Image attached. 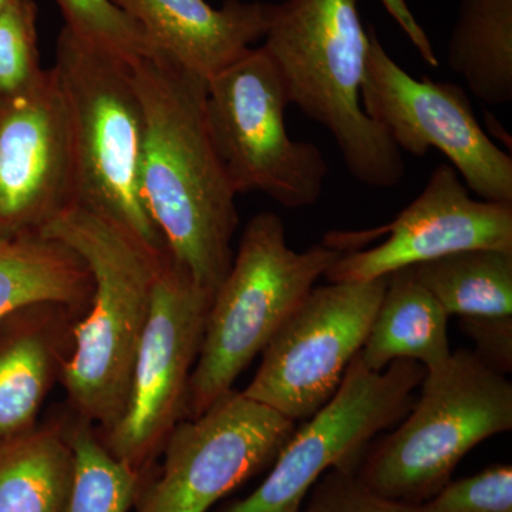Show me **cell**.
Here are the masks:
<instances>
[{
  "label": "cell",
  "instance_id": "6",
  "mask_svg": "<svg viewBox=\"0 0 512 512\" xmlns=\"http://www.w3.org/2000/svg\"><path fill=\"white\" fill-rule=\"evenodd\" d=\"M420 386L406 419L355 470L373 493L416 505L450 483L468 451L512 429V383L476 350H457Z\"/></svg>",
  "mask_w": 512,
  "mask_h": 512
},
{
  "label": "cell",
  "instance_id": "18",
  "mask_svg": "<svg viewBox=\"0 0 512 512\" xmlns=\"http://www.w3.org/2000/svg\"><path fill=\"white\" fill-rule=\"evenodd\" d=\"M93 295L86 262L42 234L0 237V319L39 303H55L82 318Z\"/></svg>",
  "mask_w": 512,
  "mask_h": 512
},
{
  "label": "cell",
  "instance_id": "11",
  "mask_svg": "<svg viewBox=\"0 0 512 512\" xmlns=\"http://www.w3.org/2000/svg\"><path fill=\"white\" fill-rule=\"evenodd\" d=\"M387 276L315 286L266 345L242 392L286 419H309L332 399L365 345Z\"/></svg>",
  "mask_w": 512,
  "mask_h": 512
},
{
  "label": "cell",
  "instance_id": "1",
  "mask_svg": "<svg viewBox=\"0 0 512 512\" xmlns=\"http://www.w3.org/2000/svg\"><path fill=\"white\" fill-rule=\"evenodd\" d=\"M144 134L141 185L171 258L212 296L231 268L237 192L212 144L207 82L165 56L130 62Z\"/></svg>",
  "mask_w": 512,
  "mask_h": 512
},
{
  "label": "cell",
  "instance_id": "21",
  "mask_svg": "<svg viewBox=\"0 0 512 512\" xmlns=\"http://www.w3.org/2000/svg\"><path fill=\"white\" fill-rule=\"evenodd\" d=\"M444 311L461 318H512V251L478 248L409 266Z\"/></svg>",
  "mask_w": 512,
  "mask_h": 512
},
{
  "label": "cell",
  "instance_id": "14",
  "mask_svg": "<svg viewBox=\"0 0 512 512\" xmlns=\"http://www.w3.org/2000/svg\"><path fill=\"white\" fill-rule=\"evenodd\" d=\"M76 205L72 131L52 69L0 94V237L40 234Z\"/></svg>",
  "mask_w": 512,
  "mask_h": 512
},
{
  "label": "cell",
  "instance_id": "25",
  "mask_svg": "<svg viewBox=\"0 0 512 512\" xmlns=\"http://www.w3.org/2000/svg\"><path fill=\"white\" fill-rule=\"evenodd\" d=\"M420 508L423 512H512V467L495 464L474 476L450 481Z\"/></svg>",
  "mask_w": 512,
  "mask_h": 512
},
{
  "label": "cell",
  "instance_id": "7",
  "mask_svg": "<svg viewBox=\"0 0 512 512\" xmlns=\"http://www.w3.org/2000/svg\"><path fill=\"white\" fill-rule=\"evenodd\" d=\"M291 104L264 47H251L207 82L205 114L212 144L238 194L261 192L285 208L312 207L329 165L315 144L289 136Z\"/></svg>",
  "mask_w": 512,
  "mask_h": 512
},
{
  "label": "cell",
  "instance_id": "17",
  "mask_svg": "<svg viewBox=\"0 0 512 512\" xmlns=\"http://www.w3.org/2000/svg\"><path fill=\"white\" fill-rule=\"evenodd\" d=\"M448 313L409 268L387 276L386 291L359 352L367 369L383 372L397 360H413L426 372L450 360Z\"/></svg>",
  "mask_w": 512,
  "mask_h": 512
},
{
  "label": "cell",
  "instance_id": "24",
  "mask_svg": "<svg viewBox=\"0 0 512 512\" xmlns=\"http://www.w3.org/2000/svg\"><path fill=\"white\" fill-rule=\"evenodd\" d=\"M45 72L37 45L36 5L33 0H12L0 12V94L20 92Z\"/></svg>",
  "mask_w": 512,
  "mask_h": 512
},
{
  "label": "cell",
  "instance_id": "20",
  "mask_svg": "<svg viewBox=\"0 0 512 512\" xmlns=\"http://www.w3.org/2000/svg\"><path fill=\"white\" fill-rule=\"evenodd\" d=\"M73 456L62 426H37L0 446V512H63Z\"/></svg>",
  "mask_w": 512,
  "mask_h": 512
},
{
  "label": "cell",
  "instance_id": "22",
  "mask_svg": "<svg viewBox=\"0 0 512 512\" xmlns=\"http://www.w3.org/2000/svg\"><path fill=\"white\" fill-rule=\"evenodd\" d=\"M66 429L72 448V483L63 512H127L137 490V470L114 456L82 419Z\"/></svg>",
  "mask_w": 512,
  "mask_h": 512
},
{
  "label": "cell",
  "instance_id": "26",
  "mask_svg": "<svg viewBox=\"0 0 512 512\" xmlns=\"http://www.w3.org/2000/svg\"><path fill=\"white\" fill-rule=\"evenodd\" d=\"M301 512H423L420 505L390 500L357 480L353 468H332L316 481Z\"/></svg>",
  "mask_w": 512,
  "mask_h": 512
},
{
  "label": "cell",
  "instance_id": "9",
  "mask_svg": "<svg viewBox=\"0 0 512 512\" xmlns=\"http://www.w3.org/2000/svg\"><path fill=\"white\" fill-rule=\"evenodd\" d=\"M362 106L400 151L423 157L443 153L480 200L512 204V158L478 123L466 90L430 77L414 79L367 28Z\"/></svg>",
  "mask_w": 512,
  "mask_h": 512
},
{
  "label": "cell",
  "instance_id": "5",
  "mask_svg": "<svg viewBox=\"0 0 512 512\" xmlns=\"http://www.w3.org/2000/svg\"><path fill=\"white\" fill-rule=\"evenodd\" d=\"M342 255L323 242L295 251L275 212H259L249 220L228 275L212 298L192 370L187 419L234 390L239 375Z\"/></svg>",
  "mask_w": 512,
  "mask_h": 512
},
{
  "label": "cell",
  "instance_id": "2",
  "mask_svg": "<svg viewBox=\"0 0 512 512\" xmlns=\"http://www.w3.org/2000/svg\"><path fill=\"white\" fill-rule=\"evenodd\" d=\"M264 39L289 101L329 131L352 177L373 188L402 183V151L362 106L369 39L359 0L271 5Z\"/></svg>",
  "mask_w": 512,
  "mask_h": 512
},
{
  "label": "cell",
  "instance_id": "13",
  "mask_svg": "<svg viewBox=\"0 0 512 512\" xmlns=\"http://www.w3.org/2000/svg\"><path fill=\"white\" fill-rule=\"evenodd\" d=\"M295 421L231 390L165 441L163 474L138 512H208L224 495L274 463Z\"/></svg>",
  "mask_w": 512,
  "mask_h": 512
},
{
  "label": "cell",
  "instance_id": "28",
  "mask_svg": "<svg viewBox=\"0 0 512 512\" xmlns=\"http://www.w3.org/2000/svg\"><path fill=\"white\" fill-rule=\"evenodd\" d=\"M383 3L384 8L390 13V16L397 23L400 28L404 30L407 37L412 40L414 47L417 52L423 57L424 62L429 64L431 67L439 66V59H437L436 53H434L433 47L426 32L419 25L413 13L410 12L409 6H407L406 0H380Z\"/></svg>",
  "mask_w": 512,
  "mask_h": 512
},
{
  "label": "cell",
  "instance_id": "16",
  "mask_svg": "<svg viewBox=\"0 0 512 512\" xmlns=\"http://www.w3.org/2000/svg\"><path fill=\"white\" fill-rule=\"evenodd\" d=\"M77 316L39 303L0 319V446L37 427V416L73 350Z\"/></svg>",
  "mask_w": 512,
  "mask_h": 512
},
{
  "label": "cell",
  "instance_id": "29",
  "mask_svg": "<svg viewBox=\"0 0 512 512\" xmlns=\"http://www.w3.org/2000/svg\"><path fill=\"white\" fill-rule=\"evenodd\" d=\"M10 2H12V0H0V12H2Z\"/></svg>",
  "mask_w": 512,
  "mask_h": 512
},
{
  "label": "cell",
  "instance_id": "15",
  "mask_svg": "<svg viewBox=\"0 0 512 512\" xmlns=\"http://www.w3.org/2000/svg\"><path fill=\"white\" fill-rule=\"evenodd\" d=\"M140 26L160 55L205 82L264 39L269 6L227 0H113Z\"/></svg>",
  "mask_w": 512,
  "mask_h": 512
},
{
  "label": "cell",
  "instance_id": "3",
  "mask_svg": "<svg viewBox=\"0 0 512 512\" xmlns=\"http://www.w3.org/2000/svg\"><path fill=\"white\" fill-rule=\"evenodd\" d=\"M72 248L93 279L89 309L73 329V350L60 375L79 419L104 433L126 406L131 372L165 255L79 205L40 231Z\"/></svg>",
  "mask_w": 512,
  "mask_h": 512
},
{
  "label": "cell",
  "instance_id": "8",
  "mask_svg": "<svg viewBox=\"0 0 512 512\" xmlns=\"http://www.w3.org/2000/svg\"><path fill=\"white\" fill-rule=\"evenodd\" d=\"M424 376L426 369L413 360L373 372L357 353L332 399L293 431L264 483L222 512H301L326 471L356 470L370 441L404 419Z\"/></svg>",
  "mask_w": 512,
  "mask_h": 512
},
{
  "label": "cell",
  "instance_id": "19",
  "mask_svg": "<svg viewBox=\"0 0 512 512\" xmlns=\"http://www.w3.org/2000/svg\"><path fill=\"white\" fill-rule=\"evenodd\" d=\"M450 69L488 106L512 101V0H461L447 46Z\"/></svg>",
  "mask_w": 512,
  "mask_h": 512
},
{
  "label": "cell",
  "instance_id": "27",
  "mask_svg": "<svg viewBox=\"0 0 512 512\" xmlns=\"http://www.w3.org/2000/svg\"><path fill=\"white\" fill-rule=\"evenodd\" d=\"M460 328L476 343V352L498 372L512 370V318H461Z\"/></svg>",
  "mask_w": 512,
  "mask_h": 512
},
{
  "label": "cell",
  "instance_id": "23",
  "mask_svg": "<svg viewBox=\"0 0 512 512\" xmlns=\"http://www.w3.org/2000/svg\"><path fill=\"white\" fill-rule=\"evenodd\" d=\"M66 20L64 28L80 39L134 62L143 57L163 56L140 26L113 0H55Z\"/></svg>",
  "mask_w": 512,
  "mask_h": 512
},
{
  "label": "cell",
  "instance_id": "12",
  "mask_svg": "<svg viewBox=\"0 0 512 512\" xmlns=\"http://www.w3.org/2000/svg\"><path fill=\"white\" fill-rule=\"evenodd\" d=\"M323 244L343 252L328 282H366L468 249L512 251V204L474 200L451 165L431 173L419 197L390 224L332 231Z\"/></svg>",
  "mask_w": 512,
  "mask_h": 512
},
{
  "label": "cell",
  "instance_id": "4",
  "mask_svg": "<svg viewBox=\"0 0 512 512\" xmlns=\"http://www.w3.org/2000/svg\"><path fill=\"white\" fill-rule=\"evenodd\" d=\"M52 70L72 131L76 205L170 254L143 197L146 123L130 63L63 28Z\"/></svg>",
  "mask_w": 512,
  "mask_h": 512
},
{
  "label": "cell",
  "instance_id": "10",
  "mask_svg": "<svg viewBox=\"0 0 512 512\" xmlns=\"http://www.w3.org/2000/svg\"><path fill=\"white\" fill-rule=\"evenodd\" d=\"M214 296L168 254L158 268L126 406L106 446L137 470L187 419L192 370Z\"/></svg>",
  "mask_w": 512,
  "mask_h": 512
}]
</instances>
